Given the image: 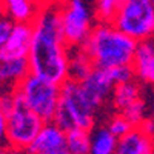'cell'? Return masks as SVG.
I'll use <instances>...</instances> for the list:
<instances>
[{
    "label": "cell",
    "instance_id": "obj_1",
    "mask_svg": "<svg viewBox=\"0 0 154 154\" xmlns=\"http://www.w3.org/2000/svg\"><path fill=\"white\" fill-rule=\"evenodd\" d=\"M31 25L32 37L28 54L29 71L62 85L68 79L69 45L62 32L59 0H46Z\"/></svg>",
    "mask_w": 154,
    "mask_h": 154
},
{
    "label": "cell",
    "instance_id": "obj_2",
    "mask_svg": "<svg viewBox=\"0 0 154 154\" xmlns=\"http://www.w3.org/2000/svg\"><path fill=\"white\" fill-rule=\"evenodd\" d=\"M137 40L120 31L112 22H97L83 43L85 53L97 68L131 65Z\"/></svg>",
    "mask_w": 154,
    "mask_h": 154
},
{
    "label": "cell",
    "instance_id": "obj_3",
    "mask_svg": "<svg viewBox=\"0 0 154 154\" xmlns=\"http://www.w3.org/2000/svg\"><path fill=\"white\" fill-rule=\"evenodd\" d=\"M0 94L6 111V149L26 152L43 120L26 105L16 88L0 89Z\"/></svg>",
    "mask_w": 154,
    "mask_h": 154
},
{
    "label": "cell",
    "instance_id": "obj_4",
    "mask_svg": "<svg viewBox=\"0 0 154 154\" xmlns=\"http://www.w3.org/2000/svg\"><path fill=\"white\" fill-rule=\"evenodd\" d=\"M97 111L99 109L96 105L86 96L82 82L66 79L60 85L59 106L53 122H56L65 131L74 128L91 131L96 125Z\"/></svg>",
    "mask_w": 154,
    "mask_h": 154
},
{
    "label": "cell",
    "instance_id": "obj_5",
    "mask_svg": "<svg viewBox=\"0 0 154 154\" xmlns=\"http://www.w3.org/2000/svg\"><path fill=\"white\" fill-rule=\"evenodd\" d=\"M62 32L69 48L83 46L97 23L94 0H59Z\"/></svg>",
    "mask_w": 154,
    "mask_h": 154
},
{
    "label": "cell",
    "instance_id": "obj_6",
    "mask_svg": "<svg viewBox=\"0 0 154 154\" xmlns=\"http://www.w3.org/2000/svg\"><path fill=\"white\" fill-rule=\"evenodd\" d=\"M16 89L22 94L26 105L43 122H49L54 119V114L59 106L60 85L29 72L16 86Z\"/></svg>",
    "mask_w": 154,
    "mask_h": 154
},
{
    "label": "cell",
    "instance_id": "obj_7",
    "mask_svg": "<svg viewBox=\"0 0 154 154\" xmlns=\"http://www.w3.org/2000/svg\"><path fill=\"white\" fill-rule=\"evenodd\" d=\"M111 22L137 42L146 38L154 34V3L151 0H123Z\"/></svg>",
    "mask_w": 154,
    "mask_h": 154
},
{
    "label": "cell",
    "instance_id": "obj_8",
    "mask_svg": "<svg viewBox=\"0 0 154 154\" xmlns=\"http://www.w3.org/2000/svg\"><path fill=\"white\" fill-rule=\"evenodd\" d=\"M26 152L31 154H68L66 131L53 122H43L40 131L37 133Z\"/></svg>",
    "mask_w": 154,
    "mask_h": 154
},
{
    "label": "cell",
    "instance_id": "obj_9",
    "mask_svg": "<svg viewBox=\"0 0 154 154\" xmlns=\"http://www.w3.org/2000/svg\"><path fill=\"white\" fill-rule=\"evenodd\" d=\"M131 66L140 85L154 86V34L137 42Z\"/></svg>",
    "mask_w": 154,
    "mask_h": 154
},
{
    "label": "cell",
    "instance_id": "obj_10",
    "mask_svg": "<svg viewBox=\"0 0 154 154\" xmlns=\"http://www.w3.org/2000/svg\"><path fill=\"white\" fill-rule=\"evenodd\" d=\"M114 85L116 83L111 79L108 68L94 66L93 71L82 80V86L85 89L86 96L91 99V102L96 105L97 109H100L111 99Z\"/></svg>",
    "mask_w": 154,
    "mask_h": 154
},
{
    "label": "cell",
    "instance_id": "obj_11",
    "mask_svg": "<svg viewBox=\"0 0 154 154\" xmlns=\"http://www.w3.org/2000/svg\"><path fill=\"white\" fill-rule=\"evenodd\" d=\"M32 37L31 23H16L8 40L0 46V60L3 59H17L28 57Z\"/></svg>",
    "mask_w": 154,
    "mask_h": 154
},
{
    "label": "cell",
    "instance_id": "obj_12",
    "mask_svg": "<svg viewBox=\"0 0 154 154\" xmlns=\"http://www.w3.org/2000/svg\"><path fill=\"white\" fill-rule=\"evenodd\" d=\"M117 154H152L154 137L145 133L139 125L133 126L126 134L119 137Z\"/></svg>",
    "mask_w": 154,
    "mask_h": 154
},
{
    "label": "cell",
    "instance_id": "obj_13",
    "mask_svg": "<svg viewBox=\"0 0 154 154\" xmlns=\"http://www.w3.org/2000/svg\"><path fill=\"white\" fill-rule=\"evenodd\" d=\"M29 72L28 57L0 60V89L16 88Z\"/></svg>",
    "mask_w": 154,
    "mask_h": 154
},
{
    "label": "cell",
    "instance_id": "obj_14",
    "mask_svg": "<svg viewBox=\"0 0 154 154\" xmlns=\"http://www.w3.org/2000/svg\"><path fill=\"white\" fill-rule=\"evenodd\" d=\"M46 0H0V9L16 23H31Z\"/></svg>",
    "mask_w": 154,
    "mask_h": 154
},
{
    "label": "cell",
    "instance_id": "obj_15",
    "mask_svg": "<svg viewBox=\"0 0 154 154\" xmlns=\"http://www.w3.org/2000/svg\"><path fill=\"white\" fill-rule=\"evenodd\" d=\"M140 97H142V85L136 79H133V80L114 85L109 100L112 108L117 112H122L126 106H130L133 102H136Z\"/></svg>",
    "mask_w": 154,
    "mask_h": 154
},
{
    "label": "cell",
    "instance_id": "obj_16",
    "mask_svg": "<svg viewBox=\"0 0 154 154\" xmlns=\"http://www.w3.org/2000/svg\"><path fill=\"white\" fill-rule=\"evenodd\" d=\"M94 63L85 53L82 46L69 48V68H68V79L82 82L85 77L93 71Z\"/></svg>",
    "mask_w": 154,
    "mask_h": 154
},
{
    "label": "cell",
    "instance_id": "obj_17",
    "mask_svg": "<svg viewBox=\"0 0 154 154\" xmlns=\"http://www.w3.org/2000/svg\"><path fill=\"white\" fill-rule=\"evenodd\" d=\"M89 137H91L89 152H93V154H114L117 151L119 139L106 126H96L94 125V128L89 131Z\"/></svg>",
    "mask_w": 154,
    "mask_h": 154
},
{
    "label": "cell",
    "instance_id": "obj_18",
    "mask_svg": "<svg viewBox=\"0 0 154 154\" xmlns=\"http://www.w3.org/2000/svg\"><path fill=\"white\" fill-rule=\"evenodd\" d=\"M66 146L68 154H88L91 148L89 131L82 128H74L66 131Z\"/></svg>",
    "mask_w": 154,
    "mask_h": 154
},
{
    "label": "cell",
    "instance_id": "obj_19",
    "mask_svg": "<svg viewBox=\"0 0 154 154\" xmlns=\"http://www.w3.org/2000/svg\"><path fill=\"white\" fill-rule=\"evenodd\" d=\"M122 3L123 0H94L97 22H111Z\"/></svg>",
    "mask_w": 154,
    "mask_h": 154
},
{
    "label": "cell",
    "instance_id": "obj_20",
    "mask_svg": "<svg viewBox=\"0 0 154 154\" xmlns=\"http://www.w3.org/2000/svg\"><path fill=\"white\" fill-rule=\"evenodd\" d=\"M146 111H148L146 109V102H145L143 97H140L136 102H133L130 106H126L122 111V114L128 119V122H130L133 126H137L146 117Z\"/></svg>",
    "mask_w": 154,
    "mask_h": 154
},
{
    "label": "cell",
    "instance_id": "obj_21",
    "mask_svg": "<svg viewBox=\"0 0 154 154\" xmlns=\"http://www.w3.org/2000/svg\"><path fill=\"white\" fill-rule=\"evenodd\" d=\"M106 128H108V130H109L116 137L119 139V137H122L123 134H126L128 131H130L131 128H133V125L128 122V119L125 117L122 112L116 111V114L109 117V120H108V123H106Z\"/></svg>",
    "mask_w": 154,
    "mask_h": 154
},
{
    "label": "cell",
    "instance_id": "obj_22",
    "mask_svg": "<svg viewBox=\"0 0 154 154\" xmlns=\"http://www.w3.org/2000/svg\"><path fill=\"white\" fill-rule=\"evenodd\" d=\"M108 71H109L111 79H112V82H114L116 85L134 79V71H133V66H131V65L112 66V68H108Z\"/></svg>",
    "mask_w": 154,
    "mask_h": 154
},
{
    "label": "cell",
    "instance_id": "obj_23",
    "mask_svg": "<svg viewBox=\"0 0 154 154\" xmlns=\"http://www.w3.org/2000/svg\"><path fill=\"white\" fill-rule=\"evenodd\" d=\"M14 25H16L14 20H12L9 16H6L3 11H0V46L8 40L9 34L12 32Z\"/></svg>",
    "mask_w": 154,
    "mask_h": 154
},
{
    "label": "cell",
    "instance_id": "obj_24",
    "mask_svg": "<svg viewBox=\"0 0 154 154\" xmlns=\"http://www.w3.org/2000/svg\"><path fill=\"white\" fill-rule=\"evenodd\" d=\"M0 151L6 149V111L2 102V94H0Z\"/></svg>",
    "mask_w": 154,
    "mask_h": 154
},
{
    "label": "cell",
    "instance_id": "obj_25",
    "mask_svg": "<svg viewBox=\"0 0 154 154\" xmlns=\"http://www.w3.org/2000/svg\"><path fill=\"white\" fill-rule=\"evenodd\" d=\"M139 126L142 128L145 133H148L149 136L154 137V117H152V116H151V117H148V116H146V117L142 120V123H140Z\"/></svg>",
    "mask_w": 154,
    "mask_h": 154
},
{
    "label": "cell",
    "instance_id": "obj_26",
    "mask_svg": "<svg viewBox=\"0 0 154 154\" xmlns=\"http://www.w3.org/2000/svg\"><path fill=\"white\" fill-rule=\"evenodd\" d=\"M151 116L154 117V99H152V109H151Z\"/></svg>",
    "mask_w": 154,
    "mask_h": 154
},
{
    "label": "cell",
    "instance_id": "obj_27",
    "mask_svg": "<svg viewBox=\"0 0 154 154\" xmlns=\"http://www.w3.org/2000/svg\"><path fill=\"white\" fill-rule=\"evenodd\" d=\"M151 2H152V3H154V0H151Z\"/></svg>",
    "mask_w": 154,
    "mask_h": 154
},
{
    "label": "cell",
    "instance_id": "obj_28",
    "mask_svg": "<svg viewBox=\"0 0 154 154\" xmlns=\"http://www.w3.org/2000/svg\"><path fill=\"white\" fill-rule=\"evenodd\" d=\"M0 152H2V151H0Z\"/></svg>",
    "mask_w": 154,
    "mask_h": 154
},
{
    "label": "cell",
    "instance_id": "obj_29",
    "mask_svg": "<svg viewBox=\"0 0 154 154\" xmlns=\"http://www.w3.org/2000/svg\"><path fill=\"white\" fill-rule=\"evenodd\" d=\"M0 11H2V9H0Z\"/></svg>",
    "mask_w": 154,
    "mask_h": 154
}]
</instances>
